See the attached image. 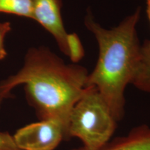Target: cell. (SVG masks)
<instances>
[{"mask_svg": "<svg viewBox=\"0 0 150 150\" xmlns=\"http://www.w3.org/2000/svg\"><path fill=\"white\" fill-rule=\"evenodd\" d=\"M88 75L85 67L67 64L47 47L30 48L22 68L0 81V106L15 88L24 85L28 102L39 120L61 123L67 137L70 112L88 88Z\"/></svg>", "mask_w": 150, "mask_h": 150, "instance_id": "cell-1", "label": "cell"}, {"mask_svg": "<svg viewBox=\"0 0 150 150\" xmlns=\"http://www.w3.org/2000/svg\"><path fill=\"white\" fill-rule=\"evenodd\" d=\"M140 8L112 29H106L91 15L85 18L86 27L95 36L99 58L88 75L87 86L95 87L110 108L116 122L125 116V89L131 83L140 61L141 45L136 27Z\"/></svg>", "mask_w": 150, "mask_h": 150, "instance_id": "cell-2", "label": "cell"}, {"mask_svg": "<svg viewBox=\"0 0 150 150\" xmlns=\"http://www.w3.org/2000/svg\"><path fill=\"white\" fill-rule=\"evenodd\" d=\"M117 122L108 104L95 87H88L74 104L67 127L68 139H79L84 147L95 150L111 139Z\"/></svg>", "mask_w": 150, "mask_h": 150, "instance_id": "cell-3", "label": "cell"}, {"mask_svg": "<svg viewBox=\"0 0 150 150\" xmlns=\"http://www.w3.org/2000/svg\"><path fill=\"white\" fill-rule=\"evenodd\" d=\"M22 150H54L67 140L65 127L54 120H39L18 129L13 136Z\"/></svg>", "mask_w": 150, "mask_h": 150, "instance_id": "cell-4", "label": "cell"}, {"mask_svg": "<svg viewBox=\"0 0 150 150\" xmlns=\"http://www.w3.org/2000/svg\"><path fill=\"white\" fill-rule=\"evenodd\" d=\"M33 20L55 39L61 51L68 56L67 32L61 15L62 0H33Z\"/></svg>", "mask_w": 150, "mask_h": 150, "instance_id": "cell-5", "label": "cell"}, {"mask_svg": "<svg viewBox=\"0 0 150 150\" xmlns=\"http://www.w3.org/2000/svg\"><path fill=\"white\" fill-rule=\"evenodd\" d=\"M71 150H91L81 147ZM95 150H150V127L142 125L134 127L125 136L109 140Z\"/></svg>", "mask_w": 150, "mask_h": 150, "instance_id": "cell-6", "label": "cell"}, {"mask_svg": "<svg viewBox=\"0 0 150 150\" xmlns=\"http://www.w3.org/2000/svg\"><path fill=\"white\" fill-rule=\"evenodd\" d=\"M131 84L150 93V40H145L141 45L140 61Z\"/></svg>", "mask_w": 150, "mask_h": 150, "instance_id": "cell-7", "label": "cell"}, {"mask_svg": "<svg viewBox=\"0 0 150 150\" xmlns=\"http://www.w3.org/2000/svg\"><path fill=\"white\" fill-rule=\"evenodd\" d=\"M0 13L33 20V0H0Z\"/></svg>", "mask_w": 150, "mask_h": 150, "instance_id": "cell-8", "label": "cell"}, {"mask_svg": "<svg viewBox=\"0 0 150 150\" xmlns=\"http://www.w3.org/2000/svg\"><path fill=\"white\" fill-rule=\"evenodd\" d=\"M68 56L74 63H78L84 56V49L76 33H69L67 38Z\"/></svg>", "mask_w": 150, "mask_h": 150, "instance_id": "cell-9", "label": "cell"}, {"mask_svg": "<svg viewBox=\"0 0 150 150\" xmlns=\"http://www.w3.org/2000/svg\"><path fill=\"white\" fill-rule=\"evenodd\" d=\"M11 31V24L10 22H0V60H4L7 56L4 40L6 35Z\"/></svg>", "mask_w": 150, "mask_h": 150, "instance_id": "cell-10", "label": "cell"}, {"mask_svg": "<svg viewBox=\"0 0 150 150\" xmlns=\"http://www.w3.org/2000/svg\"><path fill=\"white\" fill-rule=\"evenodd\" d=\"M0 150H22L16 145L13 136L8 132L0 131Z\"/></svg>", "mask_w": 150, "mask_h": 150, "instance_id": "cell-11", "label": "cell"}, {"mask_svg": "<svg viewBox=\"0 0 150 150\" xmlns=\"http://www.w3.org/2000/svg\"><path fill=\"white\" fill-rule=\"evenodd\" d=\"M146 12L150 22V0H146Z\"/></svg>", "mask_w": 150, "mask_h": 150, "instance_id": "cell-12", "label": "cell"}]
</instances>
